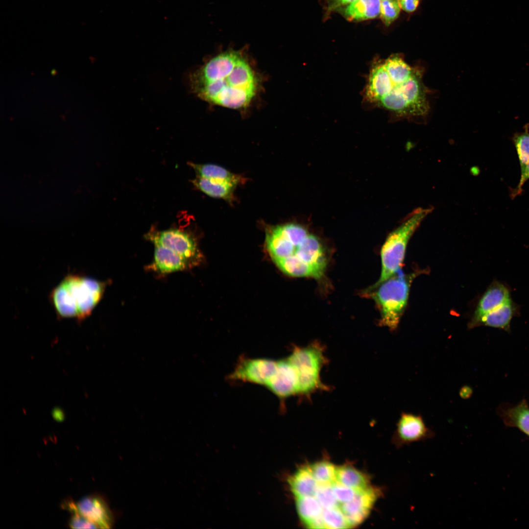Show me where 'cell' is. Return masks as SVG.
<instances>
[{
    "label": "cell",
    "instance_id": "6da1fadb",
    "mask_svg": "<svg viewBox=\"0 0 529 529\" xmlns=\"http://www.w3.org/2000/svg\"><path fill=\"white\" fill-rule=\"evenodd\" d=\"M191 90L208 103L233 110L249 106L259 93L261 79L243 50L221 52L190 75Z\"/></svg>",
    "mask_w": 529,
    "mask_h": 529
},
{
    "label": "cell",
    "instance_id": "7a4b0ae2",
    "mask_svg": "<svg viewBox=\"0 0 529 529\" xmlns=\"http://www.w3.org/2000/svg\"><path fill=\"white\" fill-rule=\"evenodd\" d=\"M366 95L372 102L404 116L426 114L429 106L420 71L394 55L372 68Z\"/></svg>",
    "mask_w": 529,
    "mask_h": 529
},
{
    "label": "cell",
    "instance_id": "3957f363",
    "mask_svg": "<svg viewBox=\"0 0 529 529\" xmlns=\"http://www.w3.org/2000/svg\"><path fill=\"white\" fill-rule=\"evenodd\" d=\"M105 282L79 273L67 275L50 291L49 301L58 317L82 321L101 299Z\"/></svg>",
    "mask_w": 529,
    "mask_h": 529
},
{
    "label": "cell",
    "instance_id": "277c9868",
    "mask_svg": "<svg viewBox=\"0 0 529 529\" xmlns=\"http://www.w3.org/2000/svg\"><path fill=\"white\" fill-rule=\"evenodd\" d=\"M432 208H418L404 219L403 223L389 234L381 251L382 268L378 280L366 291H369L396 274L403 264L408 243Z\"/></svg>",
    "mask_w": 529,
    "mask_h": 529
},
{
    "label": "cell",
    "instance_id": "5b68a950",
    "mask_svg": "<svg viewBox=\"0 0 529 529\" xmlns=\"http://www.w3.org/2000/svg\"><path fill=\"white\" fill-rule=\"evenodd\" d=\"M290 246L283 258L273 261L280 270L295 277L319 279L322 276L327 259L324 249L316 237L308 235L300 242H291Z\"/></svg>",
    "mask_w": 529,
    "mask_h": 529
},
{
    "label": "cell",
    "instance_id": "8992f818",
    "mask_svg": "<svg viewBox=\"0 0 529 529\" xmlns=\"http://www.w3.org/2000/svg\"><path fill=\"white\" fill-rule=\"evenodd\" d=\"M400 270L396 275L395 274L370 291H373L370 295L380 310V324L392 331L396 329L400 323L407 305L411 283L415 275H406Z\"/></svg>",
    "mask_w": 529,
    "mask_h": 529
},
{
    "label": "cell",
    "instance_id": "52a82bcc",
    "mask_svg": "<svg viewBox=\"0 0 529 529\" xmlns=\"http://www.w3.org/2000/svg\"><path fill=\"white\" fill-rule=\"evenodd\" d=\"M287 359L298 376V394L309 396L318 390L327 388L320 378L326 362L321 345L314 343L305 347H295Z\"/></svg>",
    "mask_w": 529,
    "mask_h": 529
},
{
    "label": "cell",
    "instance_id": "ba28073f",
    "mask_svg": "<svg viewBox=\"0 0 529 529\" xmlns=\"http://www.w3.org/2000/svg\"><path fill=\"white\" fill-rule=\"evenodd\" d=\"M147 239L155 245L166 247L184 259L191 266L196 264L200 254L194 240L184 231L170 229L161 232H150Z\"/></svg>",
    "mask_w": 529,
    "mask_h": 529
},
{
    "label": "cell",
    "instance_id": "9c48e42d",
    "mask_svg": "<svg viewBox=\"0 0 529 529\" xmlns=\"http://www.w3.org/2000/svg\"><path fill=\"white\" fill-rule=\"evenodd\" d=\"M63 506L71 513L77 512L96 525L97 528L109 529L114 524V516L105 499L98 494L86 496L77 502H64Z\"/></svg>",
    "mask_w": 529,
    "mask_h": 529
},
{
    "label": "cell",
    "instance_id": "30bf717a",
    "mask_svg": "<svg viewBox=\"0 0 529 529\" xmlns=\"http://www.w3.org/2000/svg\"><path fill=\"white\" fill-rule=\"evenodd\" d=\"M434 436L435 433L427 426L421 415L403 412L397 423L393 440L396 446L400 448Z\"/></svg>",
    "mask_w": 529,
    "mask_h": 529
},
{
    "label": "cell",
    "instance_id": "8fae6325",
    "mask_svg": "<svg viewBox=\"0 0 529 529\" xmlns=\"http://www.w3.org/2000/svg\"><path fill=\"white\" fill-rule=\"evenodd\" d=\"M382 494L381 489L369 486L357 491L352 500L339 505L350 528L364 520Z\"/></svg>",
    "mask_w": 529,
    "mask_h": 529
},
{
    "label": "cell",
    "instance_id": "7c38bea8",
    "mask_svg": "<svg viewBox=\"0 0 529 529\" xmlns=\"http://www.w3.org/2000/svg\"><path fill=\"white\" fill-rule=\"evenodd\" d=\"M277 365V361L270 359L243 360L236 366L230 378L266 386L274 374Z\"/></svg>",
    "mask_w": 529,
    "mask_h": 529
},
{
    "label": "cell",
    "instance_id": "4fadbf2b",
    "mask_svg": "<svg viewBox=\"0 0 529 529\" xmlns=\"http://www.w3.org/2000/svg\"><path fill=\"white\" fill-rule=\"evenodd\" d=\"M511 299L510 287L505 282L494 279L480 298L468 325L469 328H474L475 323L482 316Z\"/></svg>",
    "mask_w": 529,
    "mask_h": 529
},
{
    "label": "cell",
    "instance_id": "5bb4252c",
    "mask_svg": "<svg viewBox=\"0 0 529 529\" xmlns=\"http://www.w3.org/2000/svg\"><path fill=\"white\" fill-rule=\"evenodd\" d=\"M266 386L282 399L298 394V376L287 358L277 361L276 369Z\"/></svg>",
    "mask_w": 529,
    "mask_h": 529
},
{
    "label": "cell",
    "instance_id": "9a60e30c",
    "mask_svg": "<svg viewBox=\"0 0 529 529\" xmlns=\"http://www.w3.org/2000/svg\"><path fill=\"white\" fill-rule=\"evenodd\" d=\"M521 306L512 299L482 316L475 323L474 328L486 326L511 331V322L514 317L521 314Z\"/></svg>",
    "mask_w": 529,
    "mask_h": 529
},
{
    "label": "cell",
    "instance_id": "2e32d148",
    "mask_svg": "<svg viewBox=\"0 0 529 529\" xmlns=\"http://www.w3.org/2000/svg\"><path fill=\"white\" fill-rule=\"evenodd\" d=\"M497 412L506 426L516 428L529 437V405L526 399L516 405L502 404Z\"/></svg>",
    "mask_w": 529,
    "mask_h": 529
},
{
    "label": "cell",
    "instance_id": "e0dca14e",
    "mask_svg": "<svg viewBox=\"0 0 529 529\" xmlns=\"http://www.w3.org/2000/svg\"><path fill=\"white\" fill-rule=\"evenodd\" d=\"M155 246L153 265L161 273L182 270L190 266L184 259L169 248L160 245Z\"/></svg>",
    "mask_w": 529,
    "mask_h": 529
},
{
    "label": "cell",
    "instance_id": "ac0fdd59",
    "mask_svg": "<svg viewBox=\"0 0 529 529\" xmlns=\"http://www.w3.org/2000/svg\"><path fill=\"white\" fill-rule=\"evenodd\" d=\"M290 489L295 498L314 496L318 483L309 466L299 468L288 479Z\"/></svg>",
    "mask_w": 529,
    "mask_h": 529
},
{
    "label": "cell",
    "instance_id": "d6986e66",
    "mask_svg": "<svg viewBox=\"0 0 529 529\" xmlns=\"http://www.w3.org/2000/svg\"><path fill=\"white\" fill-rule=\"evenodd\" d=\"M381 0H355L344 10L350 20L361 21L374 19L380 13Z\"/></svg>",
    "mask_w": 529,
    "mask_h": 529
},
{
    "label": "cell",
    "instance_id": "ffe728a7",
    "mask_svg": "<svg viewBox=\"0 0 529 529\" xmlns=\"http://www.w3.org/2000/svg\"><path fill=\"white\" fill-rule=\"evenodd\" d=\"M189 164L194 169L198 177L230 183L236 186L243 181L241 176L232 173L218 166L193 163H189Z\"/></svg>",
    "mask_w": 529,
    "mask_h": 529
},
{
    "label": "cell",
    "instance_id": "44dd1931",
    "mask_svg": "<svg viewBox=\"0 0 529 529\" xmlns=\"http://www.w3.org/2000/svg\"><path fill=\"white\" fill-rule=\"evenodd\" d=\"M298 515L302 522L312 528L313 524L322 518L323 508L314 496L295 498Z\"/></svg>",
    "mask_w": 529,
    "mask_h": 529
},
{
    "label": "cell",
    "instance_id": "7402d4cb",
    "mask_svg": "<svg viewBox=\"0 0 529 529\" xmlns=\"http://www.w3.org/2000/svg\"><path fill=\"white\" fill-rule=\"evenodd\" d=\"M192 183L209 196L231 200L236 185L197 176Z\"/></svg>",
    "mask_w": 529,
    "mask_h": 529
},
{
    "label": "cell",
    "instance_id": "603a6c76",
    "mask_svg": "<svg viewBox=\"0 0 529 529\" xmlns=\"http://www.w3.org/2000/svg\"><path fill=\"white\" fill-rule=\"evenodd\" d=\"M337 481L356 491L369 487L367 477L352 466L344 465L337 467Z\"/></svg>",
    "mask_w": 529,
    "mask_h": 529
},
{
    "label": "cell",
    "instance_id": "cb8c5ba5",
    "mask_svg": "<svg viewBox=\"0 0 529 529\" xmlns=\"http://www.w3.org/2000/svg\"><path fill=\"white\" fill-rule=\"evenodd\" d=\"M512 141L518 156L521 175L529 162V123L525 125L524 131L515 133Z\"/></svg>",
    "mask_w": 529,
    "mask_h": 529
},
{
    "label": "cell",
    "instance_id": "d4e9b609",
    "mask_svg": "<svg viewBox=\"0 0 529 529\" xmlns=\"http://www.w3.org/2000/svg\"><path fill=\"white\" fill-rule=\"evenodd\" d=\"M309 467L318 484H332L337 481V467L332 463L322 461Z\"/></svg>",
    "mask_w": 529,
    "mask_h": 529
},
{
    "label": "cell",
    "instance_id": "484cf974",
    "mask_svg": "<svg viewBox=\"0 0 529 529\" xmlns=\"http://www.w3.org/2000/svg\"><path fill=\"white\" fill-rule=\"evenodd\" d=\"M322 517L326 529L350 528L345 517L339 506L323 508Z\"/></svg>",
    "mask_w": 529,
    "mask_h": 529
},
{
    "label": "cell",
    "instance_id": "4316f807",
    "mask_svg": "<svg viewBox=\"0 0 529 529\" xmlns=\"http://www.w3.org/2000/svg\"><path fill=\"white\" fill-rule=\"evenodd\" d=\"M332 484H318L314 496L323 508L339 506V503L334 494Z\"/></svg>",
    "mask_w": 529,
    "mask_h": 529
},
{
    "label": "cell",
    "instance_id": "83f0119b",
    "mask_svg": "<svg viewBox=\"0 0 529 529\" xmlns=\"http://www.w3.org/2000/svg\"><path fill=\"white\" fill-rule=\"evenodd\" d=\"M400 6L398 0H383L381 4V16L384 24L388 26L399 16Z\"/></svg>",
    "mask_w": 529,
    "mask_h": 529
},
{
    "label": "cell",
    "instance_id": "f1b7e54d",
    "mask_svg": "<svg viewBox=\"0 0 529 529\" xmlns=\"http://www.w3.org/2000/svg\"><path fill=\"white\" fill-rule=\"evenodd\" d=\"M334 494L340 504L347 502L353 499L357 491L335 481L332 484Z\"/></svg>",
    "mask_w": 529,
    "mask_h": 529
},
{
    "label": "cell",
    "instance_id": "f546056e",
    "mask_svg": "<svg viewBox=\"0 0 529 529\" xmlns=\"http://www.w3.org/2000/svg\"><path fill=\"white\" fill-rule=\"evenodd\" d=\"M69 522L72 529H96L97 526L77 512H73Z\"/></svg>",
    "mask_w": 529,
    "mask_h": 529
},
{
    "label": "cell",
    "instance_id": "4dcf8cb0",
    "mask_svg": "<svg viewBox=\"0 0 529 529\" xmlns=\"http://www.w3.org/2000/svg\"><path fill=\"white\" fill-rule=\"evenodd\" d=\"M529 179V162L526 167V168L522 174L521 175L519 182L517 186L510 191V197L512 199H514L516 196L521 194L523 192V186L525 183Z\"/></svg>",
    "mask_w": 529,
    "mask_h": 529
},
{
    "label": "cell",
    "instance_id": "1f68e13d",
    "mask_svg": "<svg viewBox=\"0 0 529 529\" xmlns=\"http://www.w3.org/2000/svg\"><path fill=\"white\" fill-rule=\"evenodd\" d=\"M400 6L404 11L411 13L417 8L419 0H398Z\"/></svg>",
    "mask_w": 529,
    "mask_h": 529
},
{
    "label": "cell",
    "instance_id": "d6a6232c",
    "mask_svg": "<svg viewBox=\"0 0 529 529\" xmlns=\"http://www.w3.org/2000/svg\"><path fill=\"white\" fill-rule=\"evenodd\" d=\"M472 393V389L467 386L463 387L460 391V396L463 398H469Z\"/></svg>",
    "mask_w": 529,
    "mask_h": 529
},
{
    "label": "cell",
    "instance_id": "836d02e7",
    "mask_svg": "<svg viewBox=\"0 0 529 529\" xmlns=\"http://www.w3.org/2000/svg\"><path fill=\"white\" fill-rule=\"evenodd\" d=\"M334 0L336 1V3H337V4L343 5V4H346L349 3H350L352 2H353V1H354L355 0Z\"/></svg>",
    "mask_w": 529,
    "mask_h": 529
},
{
    "label": "cell",
    "instance_id": "e575fe53",
    "mask_svg": "<svg viewBox=\"0 0 529 529\" xmlns=\"http://www.w3.org/2000/svg\"></svg>",
    "mask_w": 529,
    "mask_h": 529
}]
</instances>
